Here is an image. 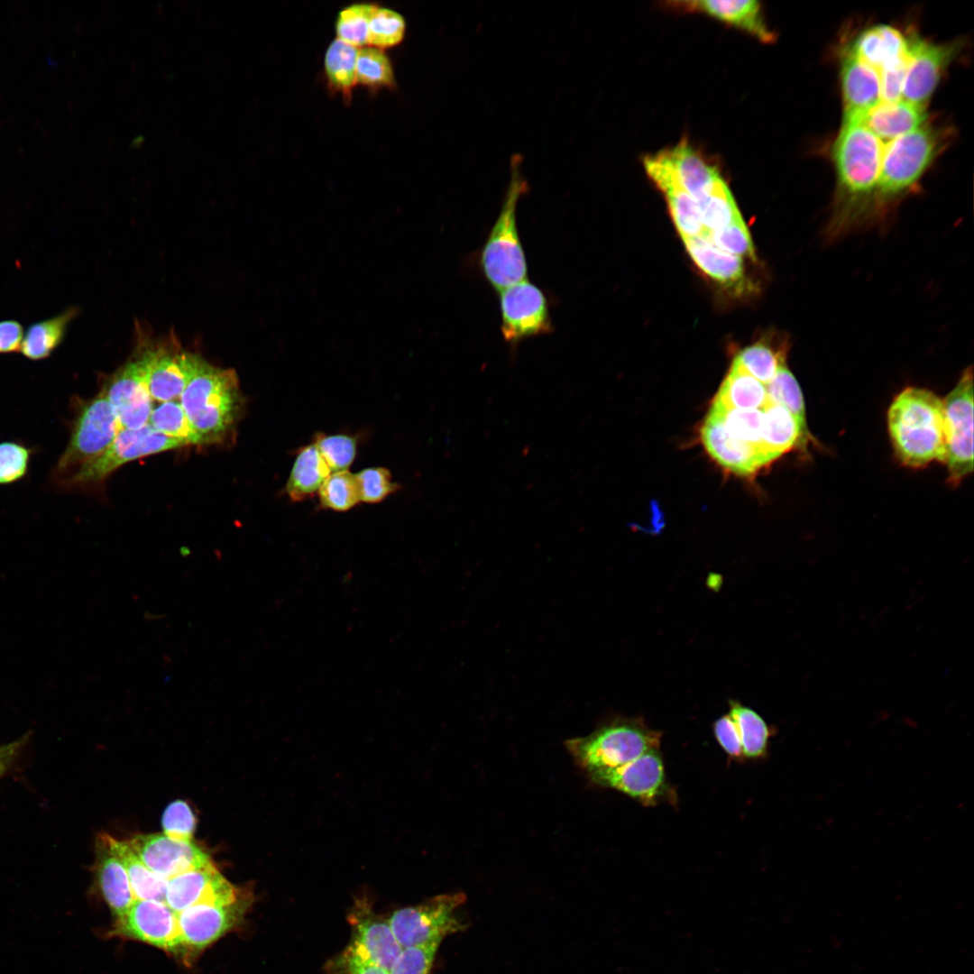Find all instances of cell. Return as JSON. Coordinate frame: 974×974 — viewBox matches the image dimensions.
I'll return each instance as SVG.
<instances>
[{"instance_id": "cell-40", "label": "cell", "mask_w": 974, "mask_h": 974, "mask_svg": "<svg viewBox=\"0 0 974 974\" xmlns=\"http://www.w3.org/2000/svg\"><path fill=\"white\" fill-rule=\"evenodd\" d=\"M317 495L323 508L336 512L347 511L361 501L355 475L348 470L331 473Z\"/></svg>"}, {"instance_id": "cell-16", "label": "cell", "mask_w": 974, "mask_h": 974, "mask_svg": "<svg viewBox=\"0 0 974 974\" xmlns=\"http://www.w3.org/2000/svg\"><path fill=\"white\" fill-rule=\"evenodd\" d=\"M128 843L152 872L167 880L213 864L193 841L173 840L164 833L136 835Z\"/></svg>"}, {"instance_id": "cell-45", "label": "cell", "mask_w": 974, "mask_h": 974, "mask_svg": "<svg viewBox=\"0 0 974 974\" xmlns=\"http://www.w3.org/2000/svg\"><path fill=\"white\" fill-rule=\"evenodd\" d=\"M705 237L721 251L740 258L754 257L752 240L742 218L723 228L708 232Z\"/></svg>"}, {"instance_id": "cell-43", "label": "cell", "mask_w": 974, "mask_h": 974, "mask_svg": "<svg viewBox=\"0 0 974 974\" xmlns=\"http://www.w3.org/2000/svg\"><path fill=\"white\" fill-rule=\"evenodd\" d=\"M406 21L401 14L391 8H375L368 29L367 46L378 49L392 48L405 38Z\"/></svg>"}, {"instance_id": "cell-19", "label": "cell", "mask_w": 974, "mask_h": 974, "mask_svg": "<svg viewBox=\"0 0 974 974\" xmlns=\"http://www.w3.org/2000/svg\"><path fill=\"white\" fill-rule=\"evenodd\" d=\"M149 392L153 400H179L193 376L201 357L167 346L150 348L141 354Z\"/></svg>"}, {"instance_id": "cell-8", "label": "cell", "mask_w": 974, "mask_h": 974, "mask_svg": "<svg viewBox=\"0 0 974 974\" xmlns=\"http://www.w3.org/2000/svg\"><path fill=\"white\" fill-rule=\"evenodd\" d=\"M182 446L179 441L149 425L137 429L121 428L101 455L80 467L62 485L72 488L96 483L126 463Z\"/></svg>"}, {"instance_id": "cell-53", "label": "cell", "mask_w": 974, "mask_h": 974, "mask_svg": "<svg viewBox=\"0 0 974 974\" xmlns=\"http://www.w3.org/2000/svg\"><path fill=\"white\" fill-rule=\"evenodd\" d=\"M29 739L30 733L28 732L14 741L0 745V778L13 767Z\"/></svg>"}, {"instance_id": "cell-17", "label": "cell", "mask_w": 974, "mask_h": 974, "mask_svg": "<svg viewBox=\"0 0 974 974\" xmlns=\"http://www.w3.org/2000/svg\"><path fill=\"white\" fill-rule=\"evenodd\" d=\"M903 85V100L923 106L934 91L942 73L960 51V43L936 44L914 37Z\"/></svg>"}, {"instance_id": "cell-14", "label": "cell", "mask_w": 974, "mask_h": 974, "mask_svg": "<svg viewBox=\"0 0 974 974\" xmlns=\"http://www.w3.org/2000/svg\"><path fill=\"white\" fill-rule=\"evenodd\" d=\"M122 428L137 429L148 425L153 400L149 392L142 355L127 362L102 390Z\"/></svg>"}, {"instance_id": "cell-22", "label": "cell", "mask_w": 974, "mask_h": 974, "mask_svg": "<svg viewBox=\"0 0 974 974\" xmlns=\"http://www.w3.org/2000/svg\"><path fill=\"white\" fill-rule=\"evenodd\" d=\"M673 8L700 13L754 36L762 42H772L775 34L768 28L761 5L755 0L681 1L670 3Z\"/></svg>"}, {"instance_id": "cell-36", "label": "cell", "mask_w": 974, "mask_h": 974, "mask_svg": "<svg viewBox=\"0 0 974 974\" xmlns=\"http://www.w3.org/2000/svg\"><path fill=\"white\" fill-rule=\"evenodd\" d=\"M710 409L721 418L730 436L751 445L759 452L767 464L771 463L762 444V409H727L712 402Z\"/></svg>"}, {"instance_id": "cell-39", "label": "cell", "mask_w": 974, "mask_h": 974, "mask_svg": "<svg viewBox=\"0 0 974 974\" xmlns=\"http://www.w3.org/2000/svg\"><path fill=\"white\" fill-rule=\"evenodd\" d=\"M148 425L158 432L174 438L184 446L201 445L179 400L161 402L152 408Z\"/></svg>"}, {"instance_id": "cell-51", "label": "cell", "mask_w": 974, "mask_h": 974, "mask_svg": "<svg viewBox=\"0 0 974 974\" xmlns=\"http://www.w3.org/2000/svg\"><path fill=\"white\" fill-rule=\"evenodd\" d=\"M713 730L717 741L727 754L734 758L742 757L739 730L730 714L718 719L714 723Z\"/></svg>"}, {"instance_id": "cell-28", "label": "cell", "mask_w": 974, "mask_h": 974, "mask_svg": "<svg viewBox=\"0 0 974 974\" xmlns=\"http://www.w3.org/2000/svg\"><path fill=\"white\" fill-rule=\"evenodd\" d=\"M683 240L694 263L710 278L729 288H737L742 283L744 273L740 257L720 250L703 236Z\"/></svg>"}, {"instance_id": "cell-30", "label": "cell", "mask_w": 974, "mask_h": 974, "mask_svg": "<svg viewBox=\"0 0 974 974\" xmlns=\"http://www.w3.org/2000/svg\"><path fill=\"white\" fill-rule=\"evenodd\" d=\"M103 834L126 870L134 898L165 902L168 880L152 872L133 850L128 841Z\"/></svg>"}, {"instance_id": "cell-41", "label": "cell", "mask_w": 974, "mask_h": 974, "mask_svg": "<svg viewBox=\"0 0 974 974\" xmlns=\"http://www.w3.org/2000/svg\"><path fill=\"white\" fill-rule=\"evenodd\" d=\"M377 5L354 3L341 9L335 23L336 38L358 49L367 46L369 23Z\"/></svg>"}, {"instance_id": "cell-34", "label": "cell", "mask_w": 974, "mask_h": 974, "mask_svg": "<svg viewBox=\"0 0 974 974\" xmlns=\"http://www.w3.org/2000/svg\"><path fill=\"white\" fill-rule=\"evenodd\" d=\"M694 200L699 208L702 223L707 232L723 228L742 218L724 179L709 192Z\"/></svg>"}, {"instance_id": "cell-6", "label": "cell", "mask_w": 974, "mask_h": 974, "mask_svg": "<svg viewBox=\"0 0 974 974\" xmlns=\"http://www.w3.org/2000/svg\"><path fill=\"white\" fill-rule=\"evenodd\" d=\"M121 428L113 408L102 391L80 403L69 443L52 472L55 482L63 484L80 467L101 455Z\"/></svg>"}, {"instance_id": "cell-9", "label": "cell", "mask_w": 974, "mask_h": 974, "mask_svg": "<svg viewBox=\"0 0 974 974\" xmlns=\"http://www.w3.org/2000/svg\"><path fill=\"white\" fill-rule=\"evenodd\" d=\"M497 293L501 332L510 346L516 347L525 339L553 330L547 298L528 278Z\"/></svg>"}, {"instance_id": "cell-29", "label": "cell", "mask_w": 974, "mask_h": 974, "mask_svg": "<svg viewBox=\"0 0 974 974\" xmlns=\"http://www.w3.org/2000/svg\"><path fill=\"white\" fill-rule=\"evenodd\" d=\"M78 308L69 307L53 317L37 321L23 333L19 353L31 361L50 357L63 343L71 321Z\"/></svg>"}, {"instance_id": "cell-37", "label": "cell", "mask_w": 974, "mask_h": 974, "mask_svg": "<svg viewBox=\"0 0 974 974\" xmlns=\"http://www.w3.org/2000/svg\"><path fill=\"white\" fill-rule=\"evenodd\" d=\"M355 74L356 84L370 89L396 87L391 60L381 49L372 46L358 49Z\"/></svg>"}, {"instance_id": "cell-25", "label": "cell", "mask_w": 974, "mask_h": 974, "mask_svg": "<svg viewBox=\"0 0 974 974\" xmlns=\"http://www.w3.org/2000/svg\"><path fill=\"white\" fill-rule=\"evenodd\" d=\"M96 853L94 871L96 886L114 915L120 918L135 900L126 870L103 833L97 837Z\"/></svg>"}, {"instance_id": "cell-4", "label": "cell", "mask_w": 974, "mask_h": 974, "mask_svg": "<svg viewBox=\"0 0 974 974\" xmlns=\"http://www.w3.org/2000/svg\"><path fill=\"white\" fill-rule=\"evenodd\" d=\"M511 179L501 211L482 246L478 262L490 286L497 292L527 279L528 264L519 234L516 208L527 184L512 164Z\"/></svg>"}, {"instance_id": "cell-5", "label": "cell", "mask_w": 974, "mask_h": 974, "mask_svg": "<svg viewBox=\"0 0 974 974\" xmlns=\"http://www.w3.org/2000/svg\"><path fill=\"white\" fill-rule=\"evenodd\" d=\"M659 734L636 719L618 718L593 733L568 740L565 747L587 773L627 764L645 752L658 749Z\"/></svg>"}, {"instance_id": "cell-15", "label": "cell", "mask_w": 974, "mask_h": 974, "mask_svg": "<svg viewBox=\"0 0 974 974\" xmlns=\"http://www.w3.org/2000/svg\"><path fill=\"white\" fill-rule=\"evenodd\" d=\"M588 775L597 785L619 790L647 804L656 803L667 790L658 749H650L620 767L596 770Z\"/></svg>"}, {"instance_id": "cell-31", "label": "cell", "mask_w": 974, "mask_h": 974, "mask_svg": "<svg viewBox=\"0 0 974 974\" xmlns=\"http://www.w3.org/2000/svg\"><path fill=\"white\" fill-rule=\"evenodd\" d=\"M331 471L314 443L297 453L285 492L293 501H302L317 493Z\"/></svg>"}, {"instance_id": "cell-49", "label": "cell", "mask_w": 974, "mask_h": 974, "mask_svg": "<svg viewBox=\"0 0 974 974\" xmlns=\"http://www.w3.org/2000/svg\"><path fill=\"white\" fill-rule=\"evenodd\" d=\"M31 449L12 441L0 443V484L21 480L28 471Z\"/></svg>"}, {"instance_id": "cell-7", "label": "cell", "mask_w": 974, "mask_h": 974, "mask_svg": "<svg viewBox=\"0 0 974 974\" xmlns=\"http://www.w3.org/2000/svg\"><path fill=\"white\" fill-rule=\"evenodd\" d=\"M465 899L462 892L438 895L393 911L389 922L402 948L441 944L445 937L464 929L455 912Z\"/></svg>"}, {"instance_id": "cell-10", "label": "cell", "mask_w": 974, "mask_h": 974, "mask_svg": "<svg viewBox=\"0 0 974 974\" xmlns=\"http://www.w3.org/2000/svg\"><path fill=\"white\" fill-rule=\"evenodd\" d=\"M950 479L960 482L973 471V372L969 367L943 401Z\"/></svg>"}, {"instance_id": "cell-47", "label": "cell", "mask_w": 974, "mask_h": 974, "mask_svg": "<svg viewBox=\"0 0 974 974\" xmlns=\"http://www.w3.org/2000/svg\"><path fill=\"white\" fill-rule=\"evenodd\" d=\"M161 825L163 833L168 837L177 841H192L196 818L186 802L177 800L164 810Z\"/></svg>"}, {"instance_id": "cell-52", "label": "cell", "mask_w": 974, "mask_h": 974, "mask_svg": "<svg viewBox=\"0 0 974 974\" xmlns=\"http://www.w3.org/2000/svg\"><path fill=\"white\" fill-rule=\"evenodd\" d=\"M23 333V326L17 320H0V354L19 352Z\"/></svg>"}, {"instance_id": "cell-44", "label": "cell", "mask_w": 974, "mask_h": 974, "mask_svg": "<svg viewBox=\"0 0 974 974\" xmlns=\"http://www.w3.org/2000/svg\"><path fill=\"white\" fill-rule=\"evenodd\" d=\"M314 444L331 473L347 471L356 456L357 440L351 435L319 433Z\"/></svg>"}, {"instance_id": "cell-24", "label": "cell", "mask_w": 974, "mask_h": 974, "mask_svg": "<svg viewBox=\"0 0 974 974\" xmlns=\"http://www.w3.org/2000/svg\"><path fill=\"white\" fill-rule=\"evenodd\" d=\"M909 45V40L899 30L878 24L862 31L849 50L879 75L892 67L907 64Z\"/></svg>"}, {"instance_id": "cell-35", "label": "cell", "mask_w": 974, "mask_h": 974, "mask_svg": "<svg viewBox=\"0 0 974 974\" xmlns=\"http://www.w3.org/2000/svg\"><path fill=\"white\" fill-rule=\"evenodd\" d=\"M736 722L742 749V757L757 758L764 757L771 736L770 728L755 711L730 702L729 713Z\"/></svg>"}, {"instance_id": "cell-3", "label": "cell", "mask_w": 974, "mask_h": 974, "mask_svg": "<svg viewBox=\"0 0 974 974\" xmlns=\"http://www.w3.org/2000/svg\"><path fill=\"white\" fill-rule=\"evenodd\" d=\"M940 145L938 131L926 125L888 142L862 224L879 219L892 201L918 181L936 157Z\"/></svg>"}, {"instance_id": "cell-48", "label": "cell", "mask_w": 974, "mask_h": 974, "mask_svg": "<svg viewBox=\"0 0 974 974\" xmlns=\"http://www.w3.org/2000/svg\"><path fill=\"white\" fill-rule=\"evenodd\" d=\"M439 943L402 948L389 974H429Z\"/></svg>"}, {"instance_id": "cell-13", "label": "cell", "mask_w": 974, "mask_h": 974, "mask_svg": "<svg viewBox=\"0 0 974 974\" xmlns=\"http://www.w3.org/2000/svg\"><path fill=\"white\" fill-rule=\"evenodd\" d=\"M111 932L169 952L185 954L177 913L162 901L135 899L127 913L116 918Z\"/></svg>"}, {"instance_id": "cell-46", "label": "cell", "mask_w": 974, "mask_h": 974, "mask_svg": "<svg viewBox=\"0 0 974 974\" xmlns=\"http://www.w3.org/2000/svg\"><path fill=\"white\" fill-rule=\"evenodd\" d=\"M354 475L363 502H380L399 489L398 483L392 482L391 472L384 467H368Z\"/></svg>"}, {"instance_id": "cell-32", "label": "cell", "mask_w": 974, "mask_h": 974, "mask_svg": "<svg viewBox=\"0 0 974 974\" xmlns=\"http://www.w3.org/2000/svg\"><path fill=\"white\" fill-rule=\"evenodd\" d=\"M727 409H763L769 401L766 385L732 363L713 401Z\"/></svg>"}, {"instance_id": "cell-42", "label": "cell", "mask_w": 974, "mask_h": 974, "mask_svg": "<svg viewBox=\"0 0 974 974\" xmlns=\"http://www.w3.org/2000/svg\"><path fill=\"white\" fill-rule=\"evenodd\" d=\"M766 388L770 403L784 407L804 427H807L804 395L796 378L787 368L786 363L779 368Z\"/></svg>"}, {"instance_id": "cell-23", "label": "cell", "mask_w": 974, "mask_h": 974, "mask_svg": "<svg viewBox=\"0 0 974 974\" xmlns=\"http://www.w3.org/2000/svg\"><path fill=\"white\" fill-rule=\"evenodd\" d=\"M841 79L844 121L856 119L880 102L881 87L878 72L850 50L845 51L841 60Z\"/></svg>"}, {"instance_id": "cell-12", "label": "cell", "mask_w": 974, "mask_h": 974, "mask_svg": "<svg viewBox=\"0 0 974 974\" xmlns=\"http://www.w3.org/2000/svg\"><path fill=\"white\" fill-rule=\"evenodd\" d=\"M252 904L249 891L231 904L200 903L177 913L185 954L203 951L243 924Z\"/></svg>"}, {"instance_id": "cell-21", "label": "cell", "mask_w": 974, "mask_h": 974, "mask_svg": "<svg viewBox=\"0 0 974 974\" xmlns=\"http://www.w3.org/2000/svg\"><path fill=\"white\" fill-rule=\"evenodd\" d=\"M642 162L647 175L665 196L682 238L705 237L708 232L695 200L681 187L658 153L645 156Z\"/></svg>"}, {"instance_id": "cell-50", "label": "cell", "mask_w": 974, "mask_h": 974, "mask_svg": "<svg viewBox=\"0 0 974 974\" xmlns=\"http://www.w3.org/2000/svg\"><path fill=\"white\" fill-rule=\"evenodd\" d=\"M325 971L326 974H389L387 969L359 958L347 949L328 960Z\"/></svg>"}, {"instance_id": "cell-1", "label": "cell", "mask_w": 974, "mask_h": 974, "mask_svg": "<svg viewBox=\"0 0 974 974\" xmlns=\"http://www.w3.org/2000/svg\"><path fill=\"white\" fill-rule=\"evenodd\" d=\"M889 435L896 456L911 467L947 455L943 401L933 392L908 387L896 396L887 412Z\"/></svg>"}, {"instance_id": "cell-26", "label": "cell", "mask_w": 974, "mask_h": 974, "mask_svg": "<svg viewBox=\"0 0 974 974\" xmlns=\"http://www.w3.org/2000/svg\"><path fill=\"white\" fill-rule=\"evenodd\" d=\"M927 118L925 107L905 100L880 101L851 121L866 126L878 138L893 140L923 125Z\"/></svg>"}, {"instance_id": "cell-27", "label": "cell", "mask_w": 974, "mask_h": 974, "mask_svg": "<svg viewBox=\"0 0 974 974\" xmlns=\"http://www.w3.org/2000/svg\"><path fill=\"white\" fill-rule=\"evenodd\" d=\"M807 440L808 428L786 409L770 402L762 409V444L770 462Z\"/></svg>"}, {"instance_id": "cell-33", "label": "cell", "mask_w": 974, "mask_h": 974, "mask_svg": "<svg viewBox=\"0 0 974 974\" xmlns=\"http://www.w3.org/2000/svg\"><path fill=\"white\" fill-rule=\"evenodd\" d=\"M358 48L337 38L327 46L324 56V71L328 87L338 93L346 103L352 99L356 85V59Z\"/></svg>"}, {"instance_id": "cell-11", "label": "cell", "mask_w": 974, "mask_h": 974, "mask_svg": "<svg viewBox=\"0 0 974 974\" xmlns=\"http://www.w3.org/2000/svg\"><path fill=\"white\" fill-rule=\"evenodd\" d=\"M347 921L351 939L345 949L389 971L402 950L389 918L378 914L370 896L362 894L354 897Z\"/></svg>"}, {"instance_id": "cell-38", "label": "cell", "mask_w": 974, "mask_h": 974, "mask_svg": "<svg viewBox=\"0 0 974 974\" xmlns=\"http://www.w3.org/2000/svg\"><path fill=\"white\" fill-rule=\"evenodd\" d=\"M786 352L776 349L766 342H758L741 350L733 363L749 375L768 384L779 368L786 364Z\"/></svg>"}, {"instance_id": "cell-18", "label": "cell", "mask_w": 974, "mask_h": 974, "mask_svg": "<svg viewBox=\"0 0 974 974\" xmlns=\"http://www.w3.org/2000/svg\"><path fill=\"white\" fill-rule=\"evenodd\" d=\"M248 892L231 884L213 863L168 879L165 903L179 913L200 903L231 904Z\"/></svg>"}, {"instance_id": "cell-2", "label": "cell", "mask_w": 974, "mask_h": 974, "mask_svg": "<svg viewBox=\"0 0 974 974\" xmlns=\"http://www.w3.org/2000/svg\"><path fill=\"white\" fill-rule=\"evenodd\" d=\"M179 400L202 445L221 441L242 408L238 376L201 358Z\"/></svg>"}, {"instance_id": "cell-20", "label": "cell", "mask_w": 974, "mask_h": 974, "mask_svg": "<svg viewBox=\"0 0 974 974\" xmlns=\"http://www.w3.org/2000/svg\"><path fill=\"white\" fill-rule=\"evenodd\" d=\"M700 436L709 455L730 473L750 476L767 465L759 452L730 436L721 418L711 409L701 427Z\"/></svg>"}]
</instances>
